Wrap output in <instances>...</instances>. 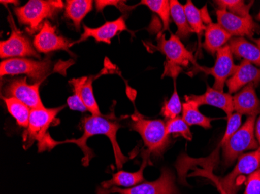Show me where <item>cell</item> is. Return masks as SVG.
Instances as JSON below:
<instances>
[{"mask_svg": "<svg viewBox=\"0 0 260 194\" xmlns=\"http://www.w3.org/2000/svg\"><path fill=\"white\" fill-rule=\"evenodd\" d=\"M82 127L84 129V135L78 139L67 140L64 141H55L53 140L52 146H56L58 144L64 143H74L82 150L84 153V158L82 163L84 166H87L92 158L94 156L93 151L87 145V140L90 137L97 135H106L112 142L115 154V163L119 169L123 166L124 163H126L128 158L124 156L119 148V143L117 141V131L120 128V125L118 121L112 119L111 117L104 116H87L82 119Z\"/></svg>", "mask_w": 260, "mask_h": 194, "instance_id": "obj_1", "label": "cell"}, {"mask_svg": "<svg viewBox=\"0 0 260 194\" xmlns=\"http://www.w3.org/2000/svg\"><path fill=\"white\" fill-rule=\"evenodd\" d=\"M131 128L140 134L150 154L160 156L169 146V135L166 132V125L161 120L145 119L135 110Z\"/></svg>", "mask_w": 260, "mask_h": 194, "instance_id": "obj_2", "label": "cell"}, {"mask_svg": "<svg viewBox=\"0 0 260 194\" xmlns=\"http://www.w3.org/2000/svg\"><path fill=\"white\" fill-rule=\"evenodd\" d=\"M157 48L167 58L163 76L167 75L175 79L182 71L181 66H186L189 62L197 65L192 52L187 50L176 35L172 34L170 38L166 39L165 34H158Z\"/></svg>", "mask_w": 260, "mask_h": 194, "instance_id": "obj_3", "label": "cell"}, {"mask_svg": "<svg viewBox=\"0 0 260 194\" xmlns=\"http://www.w3.org/2000/svg\"><path fill=\"white\" fill-rule=\"evenodd\" d=\"M256 116L249 117L239 131L223 144V161L227 166L232 165L244 151L256 150L258 142L255 138V123Z\"/></svg>", "mask_w": 260, "mask_h": 194, "instance_id": "obj_4", "label": "cell"}, {"mask_svg": "<svg viewBox=\"0 0 260 194\" xmlns=\"http://www.w3.org/2000/svg\"><path fill=\"white\" fill-rule=\"evenodd\" d=\"M62 7V1L30 0L23 7L15 8V13L19 23L28 25L29 32L34 33L45 18H53Z\"/></svg>", "mask_w": 260, "mask_h": 194, "instance_id": "obj_5", "label": "cell"}, {"mask_svg": "<svg viewBox=\"0 0 260 194\" xmlns=\"http://www.w3.org/2000/svg\"><path fill=\"white\" fill-rule=\"evenodd\" d=\"M65 106L52 109L44 107L30 110L28 127L23 134L24 147L26 148L31 146L35 141H38L39 145H40L47 139L49 136L47 134V131L51 124L55 121L57 114Z\"/></svg>", "mask_w": 260, "mask_h": 194, "instance_id": "obj_6", "label": "cell"}, {"mask_svg": "<svg viewBox=\"0 0 260 194\" xmlns=\"http://www.w3.org/2000/svg\"><path fill=\"white\" fill-rule=\"evenodd\" d=\"M52 68L49 59L43 61L14 58L6 59L0 64L1 77L4 75H14L25 74L34 80L42 81Z\"/></svg>", "mask_w": 260, "mask_h": 194, "instance_id": "obj_7", "label": "cell"}, {"mask_svg": "<svg viewBox=\"0 0 260 194\" xmlns=\"http://www.w3.org/2000/svg\"><path fill=\"white\" fill-rule=\"evenodd\" d=\"M179 194L175 184V176L170 169L164 168L160 178L153 182L142 183L129 189L112 187L109 189H98L97 194Z\"/></svg>", "mask_w": 260, "mask_h": 194, "instance_id": "obj_8", "label": "cell"}, {"mask_svg": "<svg viewBox=\"0 0 260 194\" xmlns=\"http://www.w3.org/2000/svg\"><path fill=\"white\" fill-rule=\"evenodd\" d=\"M8 21L11 27V34L7 40L1 41L0 57L1 58H14L16 57L32 56L40 58L39 52L30 44V41L16 27L14 18L9 14Z\"/></svg>", "mask_w": 260, "mask_h": 194, "instance_id": "obj_9", "label": "cell"}, {"mask_svg": "<svg viewBox=\"0 0 260 194\" xmlns=\"http://www.w3.org/2000/svg\"><path fill=\"white\" fill-rule=\"evenodd\" d=\"M260 167V147L252 152L242 154L235 169L225 177L217 179L220 186L229 194H237L240 186L238 184L239 178L244 175H250Z\"/></svg>", "mask_w": 260, "mask_h": 194, "instance_id": "obj_10", "label": "cell"}, {"mask_svg": "<svg viewBox=\"0 0 260 194\" xmlns=\"http://www.w3.org/2000/svg\"><path fill=\"white\" fill-rule=\"evenodd\" d=\"M199 71H204V73L213 75L214 77V90L223 92L224 84L227 82L228 78L233 75L238 65L234 64L233 54L231 50L229 45L222 47L217 52V59L215 65L212 68L207 67H200L195 65Z\"/></svg>", "mask_w": 260, "mask_h": 194, "instance_id": "obj_11", "label": "cell"}, {"mask_svg": "<svg viewBox=\"0 0 260 194\" xmlns=\"http://www.w3.org/2000/svg\"><path fill=\"white\" fill-rule=\"evenodd\" d=\"M216 14L218 21L217 23L232 37L236 36L242 37L243 36H248L252 38L255 32L259 28L251 16L248 17H238L222 9H217Z\"/></svg>", "mask_w": 260, "mask_h": 194, "instance_id": "obj_12", "label": "cell"}, {"mask_svg": "<svg viewBox=\"0 0 260 194\" xmlns=\"http://www.w3.org/2000/svg\"><path fill=\"white\" fill-rule=\"evenodd\" d=\"M42 81L38 82L34 85H29L27 83V79L24 78L14 80L10 82L5 89V94L7 97H14L22 103L27 105L30 110L44 108L40 93L39 87Z\"/></svg>", "mask_w": 260, "mask_h": 194, "instance_id": "obj_13", "label": "cell"}, {"mask_svg": "<svg viewBox=\"0 0 260 194\" xmlns=\"http://www.w3.org/2000/svg\"><path fill=\"white\" fill-rule=\"evenodd\" d=\"M75 43L57 34L55 27L48 21L44 23L40 32L34 40L35 49L41 53H49L58 50L69 51V48Z\"/></svg>", "mask_w": 260, "mask_h": 194, "instance_id": "obj_14", "label": "cell"}, {"mask_svg": "<svg viewBox=\"0 0 260 194\" xmlns=\"http://www.w3.org/2000/svg\"><path fill=\"white\" fill-rule=\"evenodd\" d=\"M185 99L186 101L194 102L198 106L201 105H210L215 106L220 110L225 112L228 116V119L232 116L233 113V96H231L230 93H225L223 92L218 91L214 90V88H210L207 86V90L206 93L203 95H190L185 96Z\"/></svg>", "mask_w": 260, "mask_h": 194, "instance_id": "obj_15", "label": "cell"}, {"mask_svg": "<svg viewBox=\"0 0 260 194\" xmlns=\"http://www.w3.org/2000/svg\"><path fill=\"white\" fill-rule=\"evenodd\" d=\"M253 83L257 87L260 83V68L254 66L250 62L242 60L234 75L226 82L229 93L239 91L242 87Z\"/></svg>", "mask_w": 260, "mask_h": 194, "instance_id": "obj_16", "label": "cell"}, {"mask_svg": "<svg viewBox=\"0 0 260 194\" xmlns=\"http://www.w3.org/2000/svg\"><path fill=\"white\" fill-rule=\"evenodd\" d=\"M84 33H82L81 37L76 43L84 42L88 37H93L95 39L96 42L111 44V40L115 35L124 30H127V27L125 18L121 17L114 21L107 22L98 28H90L84 25Z\"/></svg>", "mask_w": 260, "mask_h": 194, "instance_id": "obj_17", "label": "cell"}, {"mask_svg": "<svg viewBox=\"0 0 260 194\" xmlns=\"http://www.w3.org/2000/svg\"><path fill=\"white\" fill-rule=\"evenodd\" d=\"M253 83L247 85L233 96V105L236 113L239 114L257 116L260 113V100L255 93Z\"/></svg>", "mask_w": 260, "mask_h": 194, "instance_id": "obj_18", "label": "cell"}, {"mask_svg": "<svg viewBox=\"0 0 260 194\" xmlns=\"http://www.w3.org/2000/svg\"><path fill=\"white\" fill-rule=\"evenodd\" d=\"M150 153L147 151L143 152V164L138 171L136 173H128L125 171H119L112 176L110 180L105 181L102 183V189H109L113 186H136L141 182H144V171L146 166L150 164Z\"/></svg>", "mask_w": 260, "mask_h": 194, "instance_id": "obj_19", "label": "cell"}, {"mask_svg": "<svg viewBox=\"0 0 260 194\" xmlns=\"http://www.w3.org/2000/svg\"><path fill=\"white\" fill-rule=\"evenodd\" d=\"M94 79V76H84L71 80L70 83L74 86V92H77L80 94V98L87 110L90 111L93 116H102L93 95L92 85Z\"/></svg>", "mask_w": 260, "mask_h": 194, "instance_id": "obj_20", "label": "cell"}, {"mask_svg": "<svg viewBox=\"0 0 260 194\" xmlns=\"http://www.w3.org/2000/svg\"><path fill=\"white\" fill-rule=\"evenodd\" d=\"M231 39L232 36L218 23H210L205 30L204 47L209 53L214 55Z\"/></svg>", "mask_w": 260, "mask_h": 194, "instance_id": "obj_21", "label": "cell"}, {"mask_svg": "<svg viewBox=\"0 0 260 194\" xmlns=\"http://www.w3.org/2000/svg\"><path fill=\"white\" fill-rule=\"evenodd\" d=\"M232 54L237 58H243L260 67V50L258 47L243 37L231 39L229 43Z\"/></svg>", "mask_w": 260, "mask_h": 194, "instance_id": "obj_22", "label": "cell"}, {"mask_svg": "<svg viewBox=\"0 0 260 194\" xmlns=\"http://www.w3.org/2000/svg\"><path fill=\"white\" fill-rule=\"evenodd\" d=\"M184 10H185L188 24L193 32L198 35L201 34L202 32L207 28V26L204 25V23H207V25L209 23H212L211 19L210 18L207 13V7L199 10L192 4V1L188 0L187 1V4L184 6Z\"/></svg>", "mask_w": 260, "mask_h": 194, "instance_id": "obj_23", "label": "cell"}, {"mask_svg": "<svg viewBox=\"0 0 260 194\" xmlns=\"http://www.w3.org/2000/svg\"><path fill=\"white\" fill-rule=\"evenodd\" d=\"M171 16L178 27L176 36L180 39H187L193 30L191 28L185 16L184 7L177 0L170 1Z\"/></svg>", "mask_w": 260, "mask_h": 194, "instance_id": "obj_24", "label": "cell"}, {"mask_svg": "<svg viewBox=\"0 0 260 194\" xmlns=\"http://www.w3.org/2000/svg\"><path fill=\"white\" fill-rule=\"evenodd\" d=\"M90 0H69L66 7V16L74 22L77 30H80V23L89 12L92 10Z\"/></svg>", "mask_w": 260, "mask_h": 194, "instance_id": "obj_25", "label": "cell"}, {"mask_svg": "<svg viewBox=\"0 0 260 194\" xmlns=\"http://www.w3.org/2000/svg\"><path fill=\"white\" fill-rule=\"evenodd\" d=\"M182 118L188 126L199 125L204 128H211V119L199 111L198 105L194 102L186 101L182 104Z\"/></svg>", "mask_w": 260, "mask_h": 194, "instance_id": "obj_26", "label": "cell"}, {"mask_svg": "<svg viewBox=\"0 0 260 194\" xmlns=\"http://www.w3.org/2000/svg\"><path fill=\"white\" fill-rule=\"evenodd\" d=\"M9 113L15 118L17 125L27 128L30 118V108L14 97H4Z\"/></svg>", "mask_w": 260, "mask_h": 194, "instance_id": "obj_27", "label": "cell"}, {"mask_svg": "<svg viewBox=\"0 0 260 194\" xmlns=\"http://www.w3.org/2000/svg\"><path fill=\"white\" fill-rule=\"evenodd\" d=\"M140 4L147 6L152 11L158 14L163 23V29L159 34H163L165 30H169L170 23V1L168 0H143Z\"/></svg>", "mask_w": 260, "mask_h": 194, "instance_id": "obj_28", "label": "cell"}, {"mask_svg": "<svg viewBox=\"0 0 260 194\" xmlns=\"http://www.w3.org/2000/svg\"><path fill=\"white\" fill-rule=\"evenodd\" d=\"M215 3L218 6V9L226 10L234 15L241 17H250L249 10L252 2L245 4L244 1L241 0H217Z\"/></svg>", "mask_w": 260, "mask_h": 194, "instance_id": "obj_29", "label": "cell"}, {"mask_svg": "<svg viewBox=\"0 0 260 194\" xmlns=\"http://www.w3.org/2000/svg\"><path fill=\"white\" fill-rule=\"evenodd\" d=\"M166 132L168 135L171 134L180 135L188 141H192V135L189 127L185 123L183 118L180 117H177L174 119L168 121L166 125Z\"/></svg>", "mask_w": 260, "mask_h": 194, "instance_id": "obj_30", "label": "cell"}, {"mask_svg": "<svg viewBox=\"0 0 260 194\" xmlns=\"http://www.w3.org/2000/svg\"><path fill=\"white\" fill-rule=\"evenodd\" d=\"M182 110V105L175 86V90H174L172 97L162 108L161 114L166 118L167 121H170V120L177 118Z\"/></svg>", "mask_w": 260, "mask_h": 194, "instance_id": "obj_31", "label": "cell"}, {"mask_svg": "<svg viewBox=\"0 0 260 194\" xmlns=\"http://www.w3.org/2000/svg\"><path fill=\"white\" fill-rule=\"evenodd\" d=\"M242 115L239 114V113H232V116L228 119L227 128H226L225 133L220 141V146H223V144H225L229 138L235 134L236 131H239V128H241L242 125Z\"/></svg>", "mask_w": 260, "mask_h": 194, "instance_id": "obj_32", "label": "cell"}, {"mask_svg": "<svg viewBox=\"0 0 260 194\" xmlns=\"http://www.w3.org/2000/svg\"><path fill=\"white\" fill-rule=\"evenodd\" d=\"M244 194H260V167L247 178Z\"/></svg>", "mask_w": 260, "mask_h": 194, "instance_id": "obj_33", "label": "cell"}, {"mask_svg": "<svg viewBox=\"0 0 260 194\" xmlns=\"http://www.w3.org/2000/svg\"><path fill=\"white\" fill-rule=\"evenodd\" d=\"M67 104L70 110H77V111L84 112L87 110V108L84 106V103L80 98V94L77 92H74V95L70 96L67 100Z\"/></svg>", "mask_w": 260, "mask_h": 194, "instance_id": "obj_34", "label": "cell"}, {"mask_svg": "<svg viewBox=\"0 0 260 194\" xmlns=\"http://www.w3.org/2000/svg\"><path fill=\"white\" fill-rule=\"evenodd\" d=\"M123 1H118V0H112V1H96V7H97L98 11H101L103 10L105 7L108 6H115L119 7L121 11L123 13L125 10H130L134 8V7H127L125 5Z\"/></svg>", "mask_w": 260, "mask_h": 194, "instance_id": "obj_35", "label": "cell"}, {"mask_svg": "<svg viewBox=\"0 0 260 194\" xmlns=\"http://www.w3.org/2000/svg\"><path fill=\"white\" fill-rule=\"evenodd\" d=\"M255 133H256V138L258 140V144H260V117L257 121L256 126H255Z\"/></svg>", "mask_w": 260, "mask_h": 194, "instance_id": "obj_36", "label": "cell"}, {"mask_svg": "<svg viewBox=\"0 0 260 194\" xmlns=\"http://www.w3.org/2000/svg\"><path fill=\"white\" fill-rule=\"evenodd\" d=\"M214 181L215 182L216 186H217V189H218L219 192H220V194H229L224 189H223L221 186H220V183H219L218 180L216 178H214Z\"/></svg>", "mask_w": 260, "mask_h": 194, "instance_id": "obj_37", "label": "cell"}, {"mask_svg": "<svg viewBox=\"0 0 260 194\" xmlns=\"http://www.w3.org/2000/svg\"><path fill=\"white\" fill-rule=\"evenodd\" d=\"M0 3L2 4H17L19 2H17V1H7V0H6V1H4V0H2V1H0Z\"/></svg>", "mask_w": 260, "mask_h": 194, "instance_id": "obj_38", "label": "cell"}, {"mask_svg": "<svg viewBox=\"0 0 260 194\" xmlns=\"http://www.w3.org/2000/svg\"><path fill=\"white\" fill-rule=\"evenodd\" d=\"M254 42L256 44L257 47H258V49L260 50V38L258 39H252Z\"/></svg>", "mask_w": 260, "mask_h": 194, "instance_id": "obj_39", "label": "cell"}, {"mask_svg": "<svg viewBox=\"0 0 260 194\" xmlns=\"http://www.w3.org/2000/svg\"><path fill=\"white\" fill-rule=\"evenodd\" d=\"M256 19L258 20H260V12H259V14H258V15H257Z\"/></svg>", "mask_w": 260, "mask_h": 194, "instance_id": "obj_40", "label": "cell"}]
</instances>
